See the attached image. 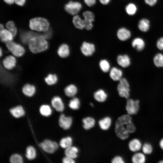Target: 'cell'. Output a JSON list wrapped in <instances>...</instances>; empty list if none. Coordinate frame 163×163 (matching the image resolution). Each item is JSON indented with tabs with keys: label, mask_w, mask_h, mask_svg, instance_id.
<instances>
[{
	"label": "cell",
	"mask_w": 163,
	"mask_h": 163,
	"mask_svg": "<svg viewBox=\"0 0 163 163\" xmlns=\"http://www.w3.org/2000/svg\"><path fill=\"white\" fill-rule=\"evenodd\" d=\"M82 8V5L80 2L72 1H69L65 6L66 11L73 15L77 14Z\"/></svg>",
	"instance_id": "8"
},
{
	"label": "cell",
	"mask_w": 163,
	"mask_h": 163,
	"mask_svg": "<svg viewBox=\"0 0 163 163\" xmlns=\"http://www.w3.org/2000/svg\"><path fill=\"white\" fill-rule=\"evenodd\" d=\"M142 145L140 141L138 139L135 138L129 142L128 147L129 150L133 152H137L142 149Z\"/></svg>",
	"instance_id": "14"
},
{
	"label": "cell",
	"mask_w": 163,
	"mask_h": 163,
	"mask_svg": "<svg viewBox=\"0 0 163 163\" xmlns=\"http://www.w3.org/2000/svg\"><path fill=\"white\" fill-rule=\"evenodd\" d=\"M159 163H163V160H160V161H159Z\"/></svg>",
	"instance_id": "54"
},
{
	"label": "cell",
	"mask_w": 163,
	"mask_h": 163,
	"mask_svg": "<svg viewBox=\"0 0 163 163\" xmlns=\"http://www.w3.org/2000/svg\"><path fill=\"white\" fill-rule=\"evenodd\" d=\"M22 92L26 96L30 97L33 96L35 94L36 88L35 86L30 84H25L23 87Z\"/></svg>",
	"instance_id": "26"
},
{
	"label": "cell",
	"mask_w": 163,
	"mask_h": 163,
	"mask_svg": "<svg viewBox=\"0 0 163 163\" xmlns=\"http://www.w3.org/2000/svg\"><path fill=\"white\" fill-rule=\"evenodd\" d=\"M52 107L57 111L61 112L64 109V105L61 98L59 96L53 97L51 101Z\"/></svg>",
	"instance_id": "12"
},
{
	"label": "cell",
	"mask_w": 163,
	"mask_h": 163,
	"mask_svg": "<svg viewBox=\"0 0 163 163\" xmlns=\"http://www.w3.org/2000/svg\"><path fill=\"white\" fill-rule=\"evenodd\" d=\"M6 46L9 50L16 57L22 56L25 52L24 48L21 45L12 41L6 43Z\"/></svg>",
	"instance_id": "5"
},
{
	"label": "cell",
	"mask_w": 163,
	"mask_h": 163,
	"mask_svg": "<svg viewBox=\"0 0 163 163\" xmlns=\"http://www.w3.org/2000/svg\"><path fill=\"white\" fill-rule=\"evenodd\" d=\"M39 112L42 116L47 117L51 114L52 110L49 105L43 104L40 107Z\"/></svg>",
	"instance_id": "35"
},
{
	"label": "cell",
	"mask_w": 163,
	"mask_h": 163,
	"mask_svg": "<svg viewBox=\"0 0 163 163\" xmlns=\"http://www.w3.org/2000/svg\"><path fill=\"white\" fill-rule=\"evenodd\" d=\"M111 123L112 120L111 118L109 117H106L99 120L98 125L101 129L106 130L110 128Z\"/></svg>",
	"instance_id": "21"
},
{
	"label": "cell",
	"mask_w": 163,
	"mask_h": 163,
	"mask_svg": "<svg viewBox=\"0 0 163 163\" xmlns=\"http://www.w3.org/2000/svg\"><path fill=\"white\" fill-rule=\"evenodd\" d=\"M57 53L61 57L65 58L67 57L70 54V50L69 46L65 43L61 44L58 49Z\"/></svg>",
	"instance_id": "22"
},
{
	"label": "cell",
	"mask_w": 163,
	"mask_h": 163,
	"mask_svg": "<svg viewBox=\"0 0 163 163\" xmlns=\"http://www.w3.org/2000/svg\"><path fill=\"white\" fill-rule=\"evenodd\" d=\"M49 27L48 21L43 18H35L30 21L29 27L33 30L45 32L48 30Z\"/></svg>",
	"instance_id": "3"
},
{
	"label": "cell",
	"mask_w": 163,
	"mask_h": 163,
	"mask_svg": "<svg viewBox=\"0 0 163 163\" xmlns=\"http://www.w3.org/2000/svg\"><path fill=\"white\" fill-rule=\"evenodd\" d=\"M46 83L51 85L55 84L58 81V78L55 74H49L44 79Z\"/></svg>",
	"instance_id": "38"
},
{
	"label": "cell",
	"mask_w": 163,
	"mask_h": 163,
	"mask_svg": "<svg viewBox=\"0 0 163 163\" xmlns=\"http://www.w3.org/2000/svg\"><path fill=\"white\" fill-rule=\"evenodd\" d=\"M159 145L161 149L163 150V138L161 139L160 140Z\"/></svg>",
	"instance_id": "51"
},
{
	"label": "cell",
	"mask_w": 163,
	"mask_h": 163,
	"mask_svg": "<svg viewBox=\"0 0 163 163\" xmlns=\"http://www.w3.org/2000/svg\"><path fill=\"white\" fill-rule=\"evenodd\" d=\"M107 95L105 91L102 89H99L94 92V97L95 99L99 102H103L106 100Z\"/></svg>",
	"instance_id": "19"
},
{
	"label": "cell",
	"mask_w": 163,
	"mask_h": 163,
	"mask_svg": "<svg viewBox=\"0 0 163 163\" xmlns=\"http://www.w3.org/2000/svg\"><path fill=\"white\" fill-rule=\"evenodd\" d=\"M14 37L13 34L8 29H4L0 30V37L3 42L7 43L11 41Z\"/></svg>",
	"instance_id": "18"
},
{
	"label": "cell",
	"mask_w": 163,
	"mask_h": 163,
	"mask_svg": "<svg viewBox=\"0 0 163 163\" xmlns=\"http://www.w3.org/2000/svg\"><path fill=\"white\" fill-rule=\"evenodd\" d=\"M2 51L1 48L0 49V56H1L2 55Z\"/></svg>",
	"instance_id": "53"
},
{
	"label": "cell",
	"mask_w": 163,
	"mask_h": 163,
	"mask_svg": "<svg viewBox=\"0 0 163 163\" xmlns=\"http://www.w3.org/2000/svg\"><path fill=\"white\" fill-rule=\"evenodd\" d=\"M72 139L71 137L67 136L61 139L59 145L62 148L66 149L72 146Z\"/></svg>",
	"instance_id": "32"
},
{
	"label": "cell",
	"mask_w": 163,
	"mask_h": 163,
	"mask_svg": "<svg viewBox=\"0 0 163 163\" xmlns=\"http://www.w3.org/2000/svg\"><path fill=\"white\" fill-rule=\"evenodd\" d=\"M117 89L119 96L126 99L129 97V85L128 81L125 78H122L119 81Z\"/></svg>",
	"instance_id": "4"
},
{
	"label": "cell",
	"mask_w": 163,
	"mask_h": 163,
	"mask_svg": "<svg viewBox=\"0 0 163 163\" xmlns=\"http://www.w3.org/2000/svg\"><path fill=\"white\" fill-rule=\"evenodd\" d=\"M112 163H124L125 162L123 159L120 156H117L114 157L111 160Z\"/></svg>",
	"instance_id": "43"
},
{
	"label": "cell",
	"mask_w": 163,
	"mask_h": 163,
	"mask_svg": "<svg viewBox=\"0 0 163 163\" xmlns=\"http://www.w3.org/2000/svg\"><path fill=\"white\" fill-rule=\"evenodd\" d=\"M109 75L113 81H119L122 78L123 72L121 69L113 67L110 70Z\"/></svg>",
	"instance_id": "17"
},
{
	"label": "cell",
	"mask_w": 163,
	"mask_h": 163,
	"mask_svg": "<svg viewBox=\"0 0 163 163\" xmlns=\"http://www.w3.org/2000/svg\"><path fill=\"white\" fill-rule=\"evenodd\" d=\"M26 0H14L15 3L19 6H23Z\"/></svg>",
	"instance_id": "48"
},
{
	"label": "cell",
	"mask_w": 163,
	"mask_h": 163,
	"mask_svg": "<svg viewBox=\"0 0 163 163\" xmlns=\"http://www.w3.org/2000/svg\"><path fill=\"white\" fill-rule=\"evenodd\" d=\"M2 62L3 65L5 68L11 70L15 67L16 60L14 56L9 55L6 57L3 60Z\"/></svg>",
	"instance_id": "13"
},
{
	"label": "cell",
	"mask_w": 163,
	"mask_h": 163,
	"mask_svg": "<svg viewBox=\"0 0 163 163\" xmlns=\"http://www.w3.org/2000/svg\"><path fill=\"white\" fill-rule=\"evenodd\" d=\"M26 157L28 160H32L36 156V151L34 148L32 146H27L26 149Z\"/></svg>",
	"instance_id": "33"
},
{
	"label": "cell",
	"mask_w": 163,
	"mask_h": 163,
	"mask_svg": "<svg viewBox=\"0 0 163 163\" xmlns=\"http://www.w3.org/2000/svg\"><path fill=\"white\" fill-rule=\"evenodd\" d=\"M59 126L64 130H67L71 127L72 123V118L69 116H66L64 114H61L59 119Z\"/></svg>",
	"instance_id": "11"
},
{
	"label": "cell",
	"mask_w": 163,
	"mask_h": 163,
	"mask_svg": "<svg viewBox=\"0 0 163 163\" xmlns=\"http://www.w3.org/2000/svg\"><path fill=\"white\" fill-rule=\"evenodd\" d=\"M9 111L12 116L15 118L22 117L25 114V111L21 105H18L11 108Z\"/></svg>",
	"instance_id": "20"
},
{
	"label": "cell",
	"mask_w": 163,
	"mask_h": 163,
	"mask_svg": "<svg viewBox=\"0 0 163 163\" xmlns=\"http://www.w3.org/2000/svg\"><path fill=\"white\" fill-rule=\"evenodd\" d=\"M154 65L157 67H163V55L161 53L157 54L153 58Z\"/></svg>",
	"instance_id": "37"
},
{
	"label": "cell",
	"mask_w": 163,
	"mask_h": 163,
	"mask_svg": "<svg viewBox=\"0 0 163 163\" xmlns=\"http://www.w3.org/2000/svg\"><path fill=\"white\" fill-rule=\"evenodd\" d=\"M138 27L139 30L142 32L147 31L150 27L149 21L146 18L141 19L139 21Z\"/></svg>",
	"instance_id": "30"
},
{
	"label": "cell",
	"mask_w": 163,
	"mask_h": 163,
	"mask_svg": "<svg viewBox=\"0 0 163 163\" xmlns=\"http://www.w3.org/2000/svg\"><path fill=\"white\" fill-rule=\"evenodd\" d=\"M132 46L138 51L142 50L145 47V43L144 40L140 37H136L134 39L132 42Z\"/></svg>",
	"instance_id": "23"
},
{
	"label": "cell",
	"mask_w": 163,
	"mask_h": 163,
	"mask_svg": "<svg viewBox=\"0 0 163 163\" xmlns=\"http://www.w3.org/2000/svg\"><path fill=\"white\" fill-rule=\"evenodd\" d=\"M4 1L6 2L7 3L9 4H13L14 2V0H4Z\"/></svg>",
	"instance_id": "50"
},
{
	"label": "cell",
	"mask_w": 163,
	"mask_h": 163,
	"mask_svg": "<svg viewBox=\"0 0 163 163\" xmlns=\"http://www.w3.org/2000/svg\"><path fill=\"white\" fill-rule=\"evenodd\" d=\"M6 27L12 33L14 37L17 33V29L15 27L14 23L11 21H9L6 23Z\"/></svg>",
	"instance_id": "42"
},
{
	"label": "cell",
	"mask_w": 163,
	"mask_h": 163,
	"mask_svg": "<svg viewBox=\"0 0 163 163\" xmlns=\"http://www.w3.org/2000/svg\"><path fill=\"white\" fill-rule=\"evenodd\" d=\"M23 161L21 156L18 154L12 155L9 158V161L11 163H21Z\"/></svg>",
	"instance_id": "40"
},
{
	"label": "cell",
	"mask_w": 163,
	"mask_h": 163,
	"mask_svg": "<svg viewBox=\"0 0 163 163\" xmlns=\"http://www.w3.org/2000/svg\"><path fill=\"white\" fill-rule=\"evenodd\" d=\"M139 100L128 99L126 103V109L127 114L132 115L136 114L139 109Z\"/></svg>",
	"instance_id": "7"
},
{
	"label": "cell",
	"mask_w": 163,
	"mask_h": 163,
	"mask_svg": "<svg viewBox=\"0 0 163 163\" xmlns=\"http://www.w3.org/2000/svg\"><path fill=\"white\" fill-rule=\"evenodd\" d=\"M118 64L123 68H126L130 64V59L128 55L125 54L119 55L117 59Z\"/></svg>",
	"instance_id": "16"
},
{
	"label": "cell",
	"mask_w": 163,
	"mask_h": 163,
	"mask_svg": "<svg viewBox=\"0 0 163 163\" xmlns=\"http://www.w3.org/2000/svg\"><path fill=\"white\" fill-rule=\"evenodd\" d=\"M4 29L3 24H1L0 25V30H2Z\"/></svg>",
	"instance_id": "52"
},
{
	"label": "cell",
	"mask_w": 163,
	"mask_h": 163,
	"mask_svg": "<svg viewBox=\"0 0 163 163\" xmlns=\"http://www.w3.org/2000/svg\"><path fill=\"white\" fill-rule=\"evenodd\" d=\"M145 3L150 6L154 5L157 2V0H144Z\"/></svg>",
	"instance_id": "47"
},
{
	"label": "cell",
	"mask_w": 163,
	"mask_h": 163,
	"mask_svg": "<svg viewBox=\"0 0 163 163\" xmlns=\"http://www.w3.org/2000/svg\"><path fill=\"white\" fill-rule=\"evenodd\" d=\"M130 31L125 27H122L118 30L117 32V36L118 39L122 41H125L131 37Z\"/></svg>",
	"instance_id": "15"
},
{
	"label": "cell",
	"mask_w": 163,
	"mask_h": 163,
	"mask_svg": "<svg viewBox=\"0 0 163 163\" xmlns=\"http://www.w3.org/2000/svg\"><path fill=\"white\" fill-rule=\"evenodd\" d=\"M29 48L33 53H37L44 51L48 48V43L43 36L37 35L33 37L28 43Z\"/></svg>",
	"instance_id": "2"
},
{
	"label": "cell",
	"mask_w": 163,
	"mask_h": 163,
	"mask_svg": "<svg viewBox=\"0 0 163 163\" xmlns=\"http://www.w3.org/2000/svg\"><path fill=\"white\" fill-rule=\"evenodd\" d=\"M85 3L88 6L91 7L96 3V0H84Z\"/></svg>",
	"instance_id": "46"
},
{
	"label": "cell",
	"mask_w": 163,
	"mask_h": 163,
	"mask_svg": "<svg viewBox=\"0 0 163 163\" xmlns=\"http://www.w3.org/2000/svg\"><path fill=\"white\" fill-rule=\"evenodd\" d=\"M72 22L75 27L77 29L82 30L85 28L83 19L78 15H74L72 18Z\"/></svg>",
	"instance_id": "28"
},
{
	"label": "cell",
	"mask_w": 163,
	"mask_h": 163,
	"mask_svg": "<svg viewBox=\"0 0 163 163\" xmlns=\"http://www.w3.org/2000/svg\"><path fill=\"white\" fill-rule=\"evenodd\" d=\"M142 150L145 154L149 155L151 154L153 151L152 145L149 143H145L142 146Z\"/></svg>",
	"instance_id": "41"
},
{
	"label": "cell",
	"mask_w": 163,
	"mask_h": 163,
	"mask_svg": "<svg viewBox=\"0 0 163 163\" xmlns=\"http://www.w3.org/2000/svg\"><path fill=\"white\" fill-rule=\"evenodd\" d=\"M78 151L77 147L71 146L66 149L64 153L66 156L74 159L77 157Z\"/></svg>",
	"instance_id": "27"
},
{
	"label": "cell",
	"mask_w": 163,
	"mask_h": 163,
	"mask_svg": "<svg viewBox=\"0 0 163 163\" xmlns=\"http://www.w3.org/2000/svg\"><path fill=\"white\" fill-rule=\"evenodd\" d=\"M62 161L63 163H74L75 162L74 159L66 156L63 158Z\"/></svg>",
	"instance_id": "44"
},
{
	"label": "cell",
	"mask_w": 163,
	"mask_h": 163,
	"mask_svg": "<svg viewBox=\"0 0 163 163\" xmlns=\"http://www.w3.org/2000/svg\"><path fill=\"white\" fill-rule=\"evenodd\" d=\"M132 161L133 163H144L146 161V157L143 153L136 152L132 157Z\"/></svg>",
	"instance_id": "29"
},
{
	"label": "cell",
	"mask_w": 163,
	"mask_h": 163,
	"mask_svg": "<svg viewBox=\"0 0 163 163\" xmlns=\"http://www.w3.org/2000/svg\"><path fill=\"white\" fill-rule=\"evenodd\" d=\"M101 70L104 72H107L110 70V65L108 61L105 59L101 60L99 63Z\"/></svg>",
	"instance_id": "36"
},
{
	"label": "cell",
	"mask_w": 163,
	"mask_h": 163,
	"mask_svg": "<svg viewBox=\"0 0 163 163\" xmlns=\"http://www.w3.org/2000/svg\"><path fill=\"white\" fill-rule=\"evenodd\" d=\"M156 46L159 50H163V37L160 38L157 40Z\"/></svg>",
	"instance_id": "45"
},
{
	"label": "cell",
	"mask_w": 163,
	"mask_h": 163,
	"mask_svg": "<svg viewBox=\"0 0 163 163\" xmlns=\"http://www.w3.org/2000/svg\"><path fill=\"white\" fill-rule=\"evenodd\" d=\"M85 24V28L87 30H91L93 27L92 22L94 20L95 16L92 11H86L82 14Z\"/></svg>",
	"instance_id": "9"
},
{
	"label": "cell",
	"mask_w": 163,
	"mask_h": 163,
	"mask_svg": "<svg viewBox=\"0 0 163 163\" xmlns=\"http://www.w3.org/2000/svg\"><path fill=\"white\" fill-rule=\"evenodd\" d=\"M80 102L79 99L76 97H74L69 102V106L73 110H77L80 107Z\"/></svg>",
	"instance_id": "34"
},
{
	"label": "cell",
	"mask_w": 163,
	"mask_h": 163,
	"mask_svg": "<svg viewBox=\"0 0 163 163\" xmlns=\"http://www.w3.org/2000/svg\"><path fill=\"white\" fill-rule=\"evenodd\" d=\"M81 52L84 56H91L95 51V46L94 44L86 41L83 42L81 46Z\"/></svg>",
	"instance_id": "10"
},
{
	"label": "cell",
	"mask_w": 163,
	"mask_h": 163,
	"mask_svg": "<svg viewBox=\"0 0 163 163\" xmlns=\"http://www.w3.org/2000/svg\"><path fill=\"white\" fill-rule=\"evenodd\" d=\"M125 10L126 13L128 15H133L136 13L137 11V8L135 4L130 3L126 6Z\"/></svg>",
	"instance_id": "39"
},
{
	"label": "cell",
	"mask_w": 163,
	"mask_h": 163,
	"mask_svg": "<svg viewBox=\"0 0 163 163\" xmlns=\"http://www.w3.org/2000/svg\"><path fill=\"white\" fill-rule=\"evenodd\" d=\"M100 2L103 5H107L109 4L111 0H99Z\"/></svg>",
	"instance_id": "49"
},
{
	"label": "cell",
	"mask_w": 163,
	"mask_h": 163,
	"mask_svg": "<svg viewBox=\"0 0 163 163\" xmlns=\"http://www.w3.org/2000/svg\"><path fill=\"white\" fill-rule=\"evenodd\" d=\"M136 129L132 117L128 114L121 116L116 121L115 132L117 136L121 139H127L129 134L134 132Z\"/></svg>",
	"instance_id": "1"
},
{
	"label": "cell",
	"mask_w": 163,
	"mask_h": 163,
	"mask_svg": "<svg viewBox=\"0 0 163 163\" xmlns=\"http://www.w3.org/2000/svg\"><path fill=\"white\" fill-rule=\"evenodd\" d=\"M90 105L92 107L93 106V104L92 103H90Z\"/></svg>",
	"instance_id": "55"
},
{
	"label": "cell",
	"mask_w": 163,
	"mask_h": 163,
	"mask_svg": "<svg viewBox=\"0 0 163 163\" xmlns=\"http://www.w3.org/2000/svg\"><path fill=\"white\" fill-rule=\"evenodd\" d=\"M83 126L86 130H88L92 128L95 125V121L94 119L91 117H87L82 120Z\"/></svg>",
	"instance_id": "25"
},
{
	"label": "cell",
	"mask_w": 163,
	"mask_h": 163,
	"mask_svg": "<svg viewBox=\"0 0 163 163\" xmlns=\"http://www.w3.org/2000/svg\"><path fill=\"white\" fill-rule=\"evenodd\" d=\"M39 146L44 151L48 153H54L59 147L57 142L48 139L42 141L40 143Z\"/></svg>",
	"instance_id": "6"
},
{
	"label": "cell",
	"mask_w": 163,
	"mask_h": 163,
	"mask_svg": "<svg viewBox=\"0 0 163 163\" xmlns=\"http://www.w3.org/2000/svg\"><path fill=\"white\" fill-rule=\"evenodd\" d=\"M65 93L69 97H74L77 94L78 88L74 85L71 84L68 85L64 89Z\"/></svg>",
	"instance_id": "24"
},
{
	"label": "cell",
	"mask_w": 163,
	"mask_h": 163,
	"mask_svg": "<svg viewBox=\"0 0 163 163\" xmlns=\"http://www.w3.org/2000/svg\"><path fill=\"white\" fill-rule=\"evenodd\" d=\"M37 34L31 31L24 32L21 34V39L24 43H28L30 40Z\"/></svg>",
	"instance_id": "31"
}]
</instances>
